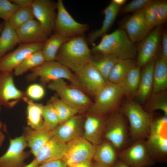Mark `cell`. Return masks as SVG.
I'll use <instances>...</instances> for the list:
<instances>
[{
  "label": "cell",
  "mask_w": 167,
  "mask_h": 167,
  "mask_svg": "<svg viewBox=\"0 0 167 167\" xmlns=\"http://www.w3.org/2000/svg\"><path fill=\"white\" fill-rule=\"evenodd\" d=\"M113 167H129L128 165L119 159L117 161Z\"/></svg>",
  "instance_id": "cell-48"
},
{
  "label": "cell",
  "mask_w": 167,
  "mask_h": 167,
  "mask_svg": "<svg viewBox=\"0 0 167 167\" xmlns=\"http://www.w3.org/2000/svg\"><path fill=\"white\" fill-rule=\"evenodd\" d=\"M26 76L27 80L32 81L39 78L43 84L59 79H65L72 85L81 90L75 74L67 67L55 60L45 61L40 66L32 69Z\"/></svg>",
  "instance_id": "cell-5"
},
{
  "label": "cell",
  "mask_w": 167,
  "mask_h": 167,
  "mask_svg": "<svg viewBox=\"0 0 167 167\" xmlns=\"http://www.w3.org/2000/svg\"><path fill=\"white\" fill-rule=\"evenodd\" d=\"M145 108L146 111L152 113L159 110L164 115L167 116V93L166 91L152 92L146 102Z\"/></svg>",
  "instance_id": "cell-34"
},
{
  "label": "cell",
  "mask_w": 167,
  "mask_h": 167,
  "mask_svg": "<svg viewBox=\"0 0 167 167\" xmlns=\"http://www.w3.org/2000/svg\"><path fill=\"white\" fill-rule=\"evenodd\" d=\"M4 22L0 35V58L20 43L16 30L11 26L8 22Z\"/></svg>",
  "instance_id": "cell-31"
},
{
  "label": "cell",
  "mask_w": 167,
  "mask_h": 167,
  "mask_svg": "<svg viewBox=\"0 0 167 167\" xmlns=\"http://www.w3.org/2000/svg\"><path fill=\"white\" fill-rule=\"evenodd\" d=\"M136 64L134 59L121 60L113 66L109 75L107 81L120 84L132 67Z\"/></svg>",
  "instance_id": "cell-33"
},
{
  "label": "cell",
  "mask_w": 167,
  "mask_h": 167,
  "mask_svg": "<svg viewBox=\"0 0 167 167\" xmlns=\"http://www.w3.org/2000/svg\"><path fill=\"white\" fill-rule=\"evenodd\" d=\"M66 143L53 136L35 157L38 165L54 160L63 159L67 150Z\"/></svg>",
  "instance_id": "cell-21"
},
{
  "label": "cell",
  "mask_w": 167,
  "mask_h": 167,
  "mask_svg": "<svg viewBox=\"0 0 167 167\" xmlns=\"http://www.w3.org/2000/svg\"><path fill=\"white\" fill-rule=\"evenodd\" d=\"M120 8L113 0L111 1L104 10L105 17L101 27L89 35L87 40L88 43L92 44L98 38L106 33L114 22Z\"/></svg>",
  "instance_id": "cell-26"
},
{
  "label": "cell",
  "mask_w": 167,
  "mask_h": 167,
  "mask_svg": "<svg viewBox=\"0 0 167 167\" xmlns=\"http://www.w3.org/2000/svg\"><path fill=\"white\" fill-rule=\"evenodd\" d=\"M68 165L63 159L48 161L38 165L36 167H67Z\"/></svg>",
  "instance_id": "cell-44"
},
{
  "label": "cell",
  "mask_w": 167,
  "mask_h": 167,
  "mask_svg": "<svg viewBox=\"0 0 167 167\" xmlns=\"http://www.w3.org/2000/svg\"><path fill=\"white\" fill-rule=\"evenodd\" d=\"M30 152L35 157L44 145L53 136L52 131L42 127L33 129L30 127L24 129L23 135Z\"/></svg>",
  "instance_id": "cell-23"
},
{
  "label": "cell",
  "mask_w": 167,
  "mask_h": 167,
  "mask_svg": "<svg viewBox=\"0 0 167 167\" xmlns=\"http://www.w3.org/2000/svg\"><path fill=\"white\" fill-rule=\"evenodd\" d=\"M20 7L10 0H0V18L8 22L14 13Z\"/></svg>",
  "instance_id": "cell-39"
},
{
  "label": "cell",
  "mask_w": 167,
  "mask_h": 167,
  "mask_svg": "<svg viewBox=\"0 0 167 167\" xmlns=\"http://www.w3.org/2000/svg\"><path fill=\"white\" fill-rule=\"evenodd\" d=\"M35 19L31 6L20 8L13 14L8 21L11 26L15 30Z\"/></svg>",
  "instance_id": "cell-37"
},
{
  "label": "cell",
  "mask_w": 167,
  "mask_h": 167,
  "mask_svg": "<svg viewBox=\"0 0 167 167\" xmlns=\"http://www.w3.org/2000/svg\"><path fill=\"white\" fill-rule=\"evenodd\" d=\"M28 147L23 135L10 139L6 152L0 156V167H24V161L29 156L25 151Z\"/></svg>",
  "instance_id": "cell-12"
},
{
  "label": "cell",
  "mask_w": 167,
  "mask_h": 167,
  "mask_svg": "<svg viewBox=\"0 0 167 167\" xmlns=\"http://www.w3.org/2000/svg\"><path fill=\"white\" fill-rule=\"evenodd\" d=\"M4 22L0 24V34L1 33L4 25Z\"/></svg>",
  "instance_id": "cell-52"
},
{
  "label": "cell",
  "mask_w": 167,
  "mask_h": 167,
  "mask_svg": "<svg viewBox=\"0 0 167 167\" xmlns=\"http://www.w3.org/2000/svg\"><path fill=\"white\" fill-rule=\"evenodd\" d=\"M162 36V53L161 57L167 61V33L166 31H163Z\"/></svg>",
  "instance_id": "cell-45"
},
{
  "label": "cell",
  "mask_w": 167,
  "mask_h": 167,
  "mask_svg": "<svg viewBox=\"0 0 167 167\" xmlns=\"http://www.w3.org/2000/svg\"><path fill=\"white\" fill-rule=\"evenodd\" d=\"M75 75L82 90L95 97L107 82L99 72L89 62Z\"/></svg>",
  "instance_id": "cell-13"
},
{
  "label": "cell",
  "mask_w": 167,
  "mask_h": 167,
  "mask_svg": "<svg viewBox=\"0 0 167 167\" xmlns=\"http://www.w3.org/2000/svg\"><path fill=\"white\" fill-rule=\"evenodd\" d=\"M120 60L111 55L98 54L91 55L89 62L96 69L107 82L109 75L112 69Z\"/></svg>",
  "instance_id": "cell-30"
},
{
  "label": "cell",
  "mask_w": 167,
  "mask_h": 167,
  "mask_svg": "<svg viewBox=\"0 0 167 167\" xmlns=\"http://www.w3.org/2000/svg\"><path fill=\"white\" fill-rule=\"evenodd\" d=\"M103 135L106 140L113 145L119 152L126 148L129 131L124 115L120 109L111 113L107 121Z\"/></svg>",
  "instance_id": "cell-8"
},
{
  "label": "cell",
  "mask_w": 167,
  "mask_h": 167,
  "mask_svg": "<svg viewBox=\"0 0 167 167\" xmlns=\"http://www.w3.org/2000/svg\"><path fill=\"white\" fill-rule=\"evenodd\" d=\"M129 123L130 136L134 141L148 137L153 119L152 113L146 111L140 104L132 99L124 103L120 109Z\"/></svg>",
  "instance_id": "cell-3"
},
{
  "label": "cell",
  "mask_w": 167,
  "mask_h": 167,
  "mask_svg": "<svg viewBox=\"0 0 167 167\" xmlns=\"http://www.w3.org/2000/svg\"><path fill=\"white\" fill-rule=\"evenodd\" d=\"M71 38L56 33L48 37L44 42L41 50L45 61L55 60L57 53L61 46Z\"/></svg>",
  "instance_id": "cell-29"
},
{
  "label": "cell",
  "mask_w": 167,
  "mask_h": 167,
  "mask_svg": "<svg viewBox=\"0 0 167 167\" xmlns=\"http://www.w3.org/2000/svg\"><path fill=\"white\" fill-rule=\"evenodd\" d=\"M2 126V122L0 121V147L2 146L5 138V136L4 134L1 131Z\"/></svg>",
  "instance_id": "cell-49"
},
{
  "label": "cell",
  "mask_w": 167,
  "mask_h": 167,
  "mask_svg": "<svg viewBox=\"0 0 167 167\" xmlns=\"http://www.w3.org/2000/svg\"><path fill=\"white\" fill-rule=\"evenodd\" d=\"M43 126L46 129L52 131L59 124V119L55 109L49 102L42 105Z\"/></svg>",
  "instance_id": "cell-38"
},
{
  "label": "cell",
  "mask_w": 167,
  "mask_h": 167,
  "mask_svg": "<svg viewBox=\"0 0 167 167\" xmlns=\"http://www.w3.org/2000/svg\"><path fill=\"white\" fill-rule=\"evenodd\" d=\"M16 31L20 42L23 44L44 43L49 36L34 19L22 25Z\"/></svg>",
  "instance_id": "cell-19"
},
{
  "label": "cell",
  "mask_w": 167,
  "mask_h": 167,
  "mask_svg": "<svg viewBox=\"0 0 167 167\" xmlns=\"http://www.w3.org/2000/svg\"><path fill=\"white\" fill-rule=\"evenodd\" d=\"M35 18L49 35L54 30L57 4L50 0H34L31 5Z\"/></svg>",
  "instance_id": "cell-16"
},
{
  "label": "cell",
  "mask_w": 167,
  "mask_h": 167,
  "mask_svg": "<svg viewBox=\"0 0 167 167\" xmlns=\"http://www.w3.org/2000/svg\"><path fill=\"white\" fill-rule=\"evenodd\" d=\"M158 1H153L144 9V17L147 25L151 30L156 27Z\"/></svg>",
  "instance_id": "cell-40"
},
{
  "label": "cell",
  "mask_w": 167,
  "mask_h": 167,
  "mask_svg": "<svg viewBox=\"0 0 167 167\" xmlns=\"http://www.w3.org/2000/svg\"><path fill=\"white\" fill-rule=\"evenodd\" d=\"M155 60L143 67L141 71L139 85L134 97L142 104L146 102L152 92Z\"/></svg>",
  "instance_id": "cell-24"
},
{
  "label": "cell",
  "mask_w": 167,
  "mask_h": 167,
  "mask_svg": "<svg viewBox=\"0 0 167 167\" xmlns=\"http://www.w3.org/2000/svg\"><path fill=\"white\" fill-rule=\"evenodd\" d=\"M124 96L119 84L108 81L95 97L91 107L93 113L106 115L119 110Z\"/></svg>",
  "instance_id": "cell-7"
},
{
  "label": "cell",
  "mask_w": 167,
  "mask_h": 167,
  "mask_svg": "<svg viewBox=\"0 0 167 167\" xmlns=\"http://www.w3.org/2000/svg\"><path fill=\"white\" fill-rule=\"evenodd\" d=\"M91 53L86 39L83 35L78 36L71 38L62 45L55 60L75 73L89 62Z\"/></svg>",
  "instance_id": "cell-2"
},
{
  "label": "cell",
  "mask_w": 167,
  "mask_h": 167,
  "mask_svg": "<svg viewBox=\"0 0 167 167\" xmlns=\"http://www.w3.org/2000/svg\"><path fill=\"white\" fill-rule=\"evenodd\" d=\"M105 115L93 113L85 121L83 138L96 146L102 141V137L107 121Z\"/></svg>",
  "instance_id": "cell-20"
},
{
  "label": "cell",
  "mask_w": 167,
  "mask_h": 167,
  "mask_svg": "<svg viewBox=\"0 0 167 167\" xmlns=\"http://www.w3.org/2000/svg\"><path fill=\"white\" fill-rule=\"evenodd\" d=\"M113 1L116 5L120 7L124 5L126 2V0H113Z\"/></svg>",
  "instance_id": "cell-51"
},
{
  "label": "cell",
  "mask_w": 167,
  "mask_h": 167,
  "mask_svg": "<svg viewBox=\"0 0 167 167\" xmlns=\"http://www.w3.org/2000/svg\"><path fill=\"white\" fill-rule=\"evenodd\" d=\"M167 88V61L161 56L155 60L152 92L166 91Z\"/></svg>",
  "instance_id": "cell-28"
},
{
  "label": "cell",
  "mask_w": 167,
  "mask_h": 167,
  "mask_svg": "<svg viewBox=\"0 0 167 167\" xmlns=\"http://www.w3.org/2000/svg\"><path fill=\"white\" fill-rule=\"evenodd\" d=\"M161 33L160 26H157L141 41L138 48L136 65L143 67L155 59L157 52Z\"/></svg>",
  "instance_id": "cell-15"
},
{
  "label": "cell",
  "mask_w": 167,
  "mask_h": 167,
  "mask_svg": "<svg viewBox=\"0 0 167 167\" xmlns=\"http://www.w3.org/2000/svg\"><path fill=\"white\" fill-rule=\"evenodd\" d=\"M153 0H133L123 8L122 12L124 14H126L136 12L144 9Z\"/></svg>",
  "instance_id": "cell-42"
},
{
  "label": "cell",
  "mask_w": 167,
  "mask_h": 167,
  "mask_svg": "<svg viewBox=\"0 0 167 167\" xmlns=\"http://www.w3.org/2000/svg\"><path fill=\"white\" fill-rule=\"evenodd\" d=\"M45 62L41 50L36 51L27 57L14 69V74L17 76L21 75L28 70L40 66Z\"/></svg>",
  "instance_id": "cell-36"
},
{
  "label": "cell",
  "mask_w": 167,
  "mask_h": 167,
  "mask_svg": "<svg viewBox=\"0 0 167 167\" xmlns=\"http://www.w3.org/2000/svg\"><path fill=\"white\" fill-rule=\"evenodd\" d=\"M49 102L57 113L59 124L78 113L76 110L62 101L56 95L52 96Z\"/></svg>",
  "instance_id": "cell-35"
},
{
  "label": "cell",
  "mask_w": 167,
  "mask_h": 167,
  "mask_svg": "<svg viewBox=\"0 0 167 167\" xmlns=\"http://www.w3.org/2000/svg\"><path fill=\"white\" fill-rule=\"evenodd\" d=\"M1 110V106H0V111Z\"/></svg>",
  "instance_id": "cell-54"
},
{
  "label": "cell",
  "mask_w": 167,
  "mask_h": 167,
  "mask_svg": "<svg viewBox=\"0 0 167 167\" xmlns=\"http://www.w3.org/2000/svg\"><path fill=\"white\" fill-rule=\"evenodd\" d=\"M66 144L67 150L63 160L68 166L93 160L96 146L82 136L70 140Z\"/></svg>",
  "instance_id": "cell-11"
},
{
  "label": "cell",
  "mask_w": 167,
  "mask_h": 167,
  "mask_svg": "<svg viewBox=\"0 0 167 167\" xmlns=\"http://www.w3.org/2000/svg\"><path fill=\"white\" fill-rule=\"evenodd\" d=\"M82 118L77 115L59 124L52 131L54 136L66 143L81 136L82 131Z\"/></svg>",
  "instance_id": "cell-22"
},
{
  "label": "cell",
  "mask_w": 167,
  "mask_h": 167,
  "mask_svg": "<svg viewBox=\"0 0 167 167\" xmlns=\"http://www.w3.org/2000/svg\"><path fill=\"white\" fill-rule=\"evenodd\" d=\"M144 9L135 12L124 24L125 32L133 43L141 41L151 30L144 17Z\"/></svg>",
  "instance_id": "cell-18"
},
{
  "label": "cell",
  "mask_w": 167,
  "mask_h": 167,
  "mask_svg": "<svg viewBox=\"0 0 167 167\" xmlns=\"http://www.w3.org/2000/svg\"><path fill=\"white\" fill-rule=\"evenodd\" d=\"M25 94L29 99L32 101H38L44 97L45 92L42 85L38 84H33L28 87Z\"/></svg>",
  "instance_id": "cell-41"
},
{
  "label": "cell",
  "mask_w": 167,
  "mask_h": 167,
  "mask_svg": "<svg viewBox=\"0 0 167 167\" xmlns=\"http://www.w3.org/2000/svg\"><path fill=\"white\" fill-rule=\"evenodd\" d=\"M94 167H101L97 165L96 164H95Z\"/></svg>",
  "instance_id": "cell-53"
},
{
  "label": "cell",
  "mask_w": 167,
  "mask_h": 167,
  "mask_svg": "<svg viewBox=\"0 0 167 167\" xmlns=\"http://www.w3.org/2000/svg\"><path fill=\"white\" fill-rule=\"evenodd\" d=\"M119 152L109 142L102 141L96 146L93 160L101 167H113L118 159Z\"/></svg>",
  "instance_id": "cell-25"
},
{
  "label": "cell",
  "mask_w": 167,
  "mask_h": 167,
  "mask_svg": "<svg viewBox=\"0 0 167 167\" xmlns=\"http://www.w3.org/2000/svg\"><path fill=\"white\" fill-rule=\"evenodd\" d=\"M92 161L76 163L68 166L67 167H94Z\"/></svg>",
  "instance_id": "cell-47"
},
{
  "label": "cell",
  "mask_w": 167,
  "mask_h": 167,
  "mask_svg": "<svg viewBox=\"0 0 167 167\" xmlns=\"http://www.w3.org/2000/svg\"><path fill=\"white\" fill-rule=\"evenodd\" d=\"M57 4V12L54 30L55 33L69 38L83 35L89 28L88 24L75 20L65 8L63 1Z\"/></svg>",
  "instance_id": "cell-9"
},
{
  "label": "cell",
  "mask_w": 167,
  "mask_h": 167,
  "mask_svg": "<svg viewBox=\"0 0 167 167\" xmlns=\"http://www.w3.org/2000/svg\"><path fill=\"white\" fill-rule=\"evenodd\" d=\"M118 159L129 167H151L155 163L145 139L137 140L131 146L120 151Z\"/></svg>",
  "instance_id": "cell-10"
},
{
  "label": "cell",
  "mask_w": 167,
  "mask_h": 167,
  "mask_svg": "<svg viewBox=\"0 0 167 167\" xmlns=\"http://www.w3.org/2000/svg\"><path fill=\"white\" fill-rule=\"evenodd\" d=\"M91 53L113 56L120 60L134 59L137 55V49L125 30L118 29L109 34H105Z\"/></svg>",
  "instance_id": "cell-1"
},
{
  "label": "cell",
  "mask_w": 167,
  "mask_h": 167,
  "mask_svg": "<svg viewBox=\"0 0 167 167\" xmlns=\"http://www.w3.org/2000/svg\"><path fill=\"white\" fill-rule=\"evenodd\" d=\"M141 71V68L136 63L119 84L124 96L129 100L135 97L139 85Z\"/></svg>",
  "instance_id": "cell-27"
},
{
  "label": "cell",
  "mask_w": 167,
  "mask_h": 167,
  "mask_svg": "<svg viewBox=\"0 0 167 167\" xmlns=\"http://www.w3.org/2000/svg\"></svg>",
  "instance_id": "cell-55"
},
{
  "label": "cell",
  "mask_w": 167,
  "mask_h": 167,
  "mask_svg": "<svg viewBox=\"0 0 167 167\" xmlns=\"http://www.w3.org/2000/svg\"><path fill=\"white\" fill-rule=\"evenodd\" d=\"M44 43L22 44L14 50L0 58V72L12 71L28 56L42 50Z\"/></svg>",
  "instance_id": "cell-17"
},
{
  "label": "cell",
  "mask_w": 167,
  "mask_h": 167,
  "mask_svg": "<svg viewBox=\"0 0 167 167\" xmlns=\"http://www.w3.org/2000/svg\"><path fill=\"white\" fill-rule=\"evenodd\" d=\"M38 165L36 161L34 158L29 164H27L24 167H36Z\"/></svg>",
  "instance_id": "cell-50"
},
{
  "label": "cell",
  "mask_w": 167,
  "mask_h": 167,
  "mask_svg": "<svg viewBox=\"0 0 167 167\" xmlns=\"http://www.w3.org/2000/svg\"><path fill=\"white\" fill-rule=\"evenodd\" d=\"M151 156L156 162L163 163L167 158V116L153 119L146 140Z\"/></svg>",
  "instance_id": "cell-4"
},
{
  "label": "cell",
  "mask_w": 167,
  "mask_h": 167,
  "mask_svg": "<svg viewBox=\"0 0 167 167\" xmlns=\"http://www.w3.org/2000/svg\"><path fill=\"white\" fill-rule=\"evenodd\" d=\"M23 100L26 103L27 106V120L28 125L33 129H37L43 126V105L35 103L27 96Z\"/></svg>",
  "instance_id": "cell-32"
},
{
  "label": "cell",
  "mask_w": 167,
  "mask_h": 167,
  "mask_svg": "<svg viewBox=\"0 0 167 167\" xmlns=\"http://www.w3.org/2000/svg\"><path fill=\"white\" fill-rule=\"evenodd\" d=\"M10 1L20 8L31 6L33 2L32 0H10Z\"/></svg>",
  "instance_id": "cell-46"
},
{
  "label": "cell",
  "mask_w": 167,
  "mask_h": 167,
  "mask_svg": "<svg viewBox=\"0 0 167 167\" xmlns=\"http://www.w3.org/2000/svg\"><path fill=\"white\" fill-rule=\"evenodd\" d=\"M12 71L0 72V106L11 108L26 96L14 82Z\"/></svg>",
  "instance_id": "cell-14"
},
{
  "label": "cell",
  "mask_w": 167,
  "mask_h": 167,
  "mask_svg": "<svg viewBox=\"0 0 167 167\" xmlns=\"http://www.w3.org/2000/svg\"><path fill=\"white\" fill-rule=\"evenodd\" d=\"M167 18V2L165 0L158 1L157 9L156 26H160Z\"/></svg>",
  "instance_id": "cell-43"
},
{
  "label": "cell",
  "mask_w": 167,
  "mask_h": 167,
  "mask_svg": "<svg viewBox=\"0 0 167 167\" xmlns=\"http://www.w3.org/2000/svg\"><path fill=\"white\" fill-rule=\"evenodd\" d=\"M48 88L55 92L58 97L79 113L84 112L93 103L81 90L69 85L63 79H59L49 83Z\"/></svg>",
  "instance_id": "cell-6"
}]
</instances>
